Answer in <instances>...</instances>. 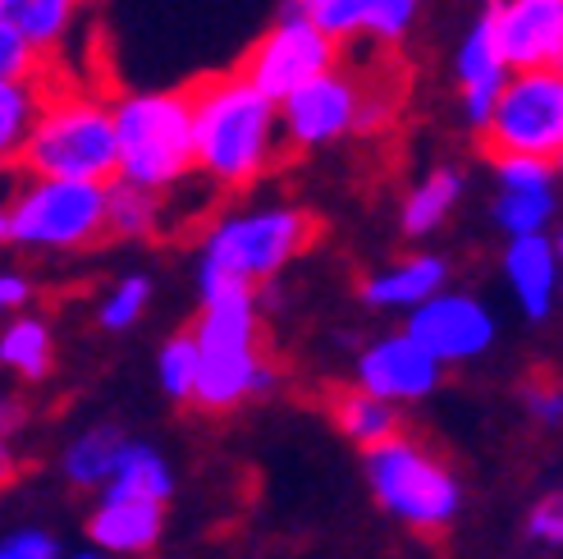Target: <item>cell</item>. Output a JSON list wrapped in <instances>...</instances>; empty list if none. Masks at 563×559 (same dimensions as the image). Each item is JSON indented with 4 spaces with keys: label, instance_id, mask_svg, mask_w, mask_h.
<instances>
[{
    "label": "cell",
    "instance_id": "obj_1",
    "mask_svg": "<svg viewBox=\"0 0 563 559\" xmlns=\"http://www.w3.org/2000/svg\"><path fill=\"white\" fill-rule=\"evenodd\" d=\"M188 106H192V175H202L216 188L257 184L275 165L279 147H285L275 101L262 88H252L239 69L192 88Z\"/></svg>",
    "mask_w": 563,
    "mask_h": 559
},
{
    "label": "cell",
    "instance_id": "obj_2",
    "mask_svg": "<svg viewBox=\"0 0 563 559\" xmlns=\"http://www.w3.org/2000/svg\"><path fill=\"white\" fill-rule=\"evenodd\" d=\"M307 243H312V216L302 207L271 202V207H247V211L220 216L202 239V257H197L202 298L224 294V289L257 294Z\"/></svg>",
    "mask_w": 563,
    "mask_h": 559
},
{
    "label": "cell",
    "instance_id": "obj_3",
    "mask_svg": "<svg viewBox=\"0 0 563 559\" xmlns=\"http://www.w3.org/2000/svg\"><path fill=\"white\" fill-rule=\"evenodd\" d=\"M197 344V385L192 404L211 413L239 408L243 399L271 390V368L262 358V317H257V294L247 289H224L202 298V317L188 330Z\"/></svg>",
    "mask_w": 563,
    "mask_h": 559
},
{
    "label": "cell",
    "instance_id": "obj_4",
    "mask_svg": "<svg viewBox=\"0 0 563 559\" xmlns=\"http://www.w3.org/2000/svg\"><path fill=\"white\" fill-rule=\"evenodd\" d=\"M14 161L42 179H115V116L97 97L42 92L37 116L27 124Z\"/></svg>",
    "mask_w": 563,
    "mask_h": 559
},
{
    "label": "cell",
    "instance_id": "obj_5",
    "mask_svg": "<svg viewBox=\"0 0 563 559\" xmlns=\"http://www.w3.org/2000/svg\"><path fill=\"white\" fill-rule=\"evenodd\" d=\"M115 116V175L156 193H175L192 175V106L188 92H129Z\"/></svg>",
    "mask_w": 563,
    "mask_h": 559
},
{
    "label": "cell",
    "instance_id": "obj_6",
    "mask_svg": "<svg viewBox=\"0 0 563 559\" xmlns=\"http://www.w3.org/2000/svg\"><path fill=\"white\" fill-rule=\"evenodd\" d=\"M10 243L37 253H78L106 234V184L27 175L10 193Z\"/></svg>",
    "mask_w": 563,
    "mask_h": 559
},
{
    "label": "cell",
    "instance_id": "obj_7",
    "mask_svg": "<svg viewBox=\"0 0 563 559\" xmlns=\"http://www.w3.org/2000/svg\"><path fill=\"white\" fill-rule=\"evenodd\" d=\"M367 482L380 505L412 533H444L463 509L454 472L404 436H389L367 450Z\"/></svg>",
    "mask_w": 563,
    "mask_h": 559
},
{
    "label": "cell",
    "instance_id": "obj_8",
    "mask_svg": "<svg viewBox=\"0 0 563 559\" xmlns=\"http://www.w3.org/2000/svg\"><path fill=\"white\" fill-rule=\"evenodd\" d=\"M490 152H522L559 161L563 152V74L559 69H509L486 120Z\"/></svg>",
    "mask_w": 563,
    "mask_h": 559
},
{
    "label": "cell",
    "instance_id": "obj_9",
    "mask_svg": "<svg viewBox=\"0 0 563 559\" xmlns=\"http://www.w3.org/2000/svg\"><path fill=\"white\" fill-rule=\"evenodd\" d=\"M357 101H362V83L344 65H330L275 101L279 138H285L289 147L340 143V138H349L357 124Z\"/></svg>",
    "mask_w": 563,
    "mask_h": 559
},
{
    "label": "cell",
    "instance_id": "obj_10",
    "mask_svg": "<svg viewBox=\"0 0 563 559\" xmlns=\"http://www.w3.org/2000/svg\"><path fill=\"white\" fill-rule=\"evenodd\" d=\"M330 65H340V42H330L307 14H285L257 46H252V55L243 61L239 74L252 83V88H262L271 101H279L285 92H294L298 83H307Z\"/></svg>",
    "mask_w": 563,
    "mask_h": 559
},
{
    "label": "cell",
    "instance_id": "obj_11",
    "mask_svg": "<svg viewBox=\"0 0 563 559\" xmlns=\"http://www.w3.org/2000/svg\"><path fill=\"white\" fill-rule=\"evenodd\" d=\"M408 335L440 362V368H449V362L482 358L495 344V317L482 298L440 289L408 313Z\"/></svg>",
    "mask_w": 563,
    "mask_h": 559
},
{
    "label": "cell",
    "instance_id": "obj_12",
    "mask_svg": "<svg viewBox=\"0 0 563 559\" xmlns=\"http://www.w3.org/2000/svg\"><path fill=\"white\" fill-rule=\"evenodd\" d=\"M559 211V165L545 156H495V226L504 234H545Z\"/></svg>",
    "mask_w": 563,
    "mask_h": 559
},
{
    "label": "cell",
    "instance_id": "obj_13",
    "mask_svg": "<svg viewBox=\"0 0 563 559\" xmlns=\"http://www.w3.org/2000/svg\"><path fill=\"white\" fill-rule=\"evenodd\" d=\"M486 19L499 61L509 69H559L563 0H495Z\"/></svg>",
    "mask_w": 563,
    "mask_h": 559
},
{
    "label": "cell",
    "instance_id": "obj_14",
    "mask_svg": "<svg viewBox=\"0 0 563 559\" xmlns=\"http://www.w3.org/2000/svg\"><path fill=\"white\" fill-rule=\"evenodd\" d=\"M440 362L421 349L408 330H394L380 335V340L357 358V390L385 399V404H412V399H427L435 381H440Z\"/></svg>",
    "mask_w": 563,
    "mask_h": 559
},
{
    "label": "cell",
    "instance_id": "obj_15",
    "mask_svg": "<svg viewBox=\"0 0 563 559\" xmlns=\"http://www.w3.org/2000/svg\"><path fill=\"white\" fill-rule=\"evenodd\" d=\"M504 275L518 307L531 321H545L559 298V243L545 234H514L504 248Z\"/></svg>",
    "mask_w": 563,
    "mask_h": 559
},
{
    "label": "cell",
    "instance_id": "obj_16",
    "mask_svg": "<svg viewBox=\"0 0 563 559\" xmlns=\"http://www.w3.org/2000/svg\"><path fill=\"white\" fill-rule=\"evenodd\" d=\"M165 505L133 495H101V505L88 518V537L101 555H143L161 541Z\"/></svg>",
    "mask_w": 563,
    "mask_h": 559
},
{
    "label": "cell",
    "instance_id": "obj_17",
    "mask_svg": "<svg viewBox=\"0 0 563 559\" xmlns=\"http://www.w3.org/2000/svg\"><path fill=\"white\" fill-rule=\"evenodd\" d=\"M454 69H459V88H463V120H467L472 129H486L490 106H495V97H499V88H504V78H509V65L499 61L486 14L467 28Z\"/></svg>",
    "mask_w": 563,
    "mask_h": 559
},
{
    "label": "cell",
    "instance_id": "obj_18",
    "mask_svg": "<svg viewBox=\"0 0 563 559\" xmlns=\"http://www.w3.org/2000/svg\"><path fill=\"white\" fill-rule=\"evenodd\" d=\"M444 280H449L444 257H435V253H412V257H404V262L376 271L367 285H362V298H367L372 307H380V313H412L417 303H427L431 294L444 289Z\"/></svg>",
    "mask_w": 563,
    "mask_h": 559
},
{
    "label": "cell",
    "instance_id": "obj_19",
    "mask_svg": "<svg viewBox=\"0 0 563 559\" xmlns=\"http://www.w3.org/2000/svg\"><path fill=\"white\" fill-rule=\"evenodd\" d=\"M101 495H133V500H165L175 495V472L165 463L161 450L152 445H137V440H124L120 445V459H115V472H110V482L101 486Z\"/></svg>",
    "mask_w": 563,
    "mask_h": 559
},
{
    "label": "cell",
    "instance_id": "obj_20",
    "mask_svg": "<svg viewBox=\"0 0 563 559\" xmlns=\"http://www.w3.org/2000/svg\"><path fill=\"white\" fill-rule=\"evenodd\" d=\"M51 358H55V335L46 317L33 313H19L0 321V368L19 372L23 381H42L51 372Z\"/></svg>",
    "mask_w": 563,
    "mask_h": 559
},
{
    "label": "cell",
    "instance_id": "obj_21",
    "mask_svg": "<svg viewBox=\"0 0 563 559\" xmlns=\"http://www.w3.org/2000/svg\"><path fill=\"white\" fill-rule=\"evenodd\" d=\"M459 198H463V175L454 165H440V171H431L427 179H417L404 198V211H399L404 234H412V239L435 234L449 220V211L459 207Z\"/></svg>",
    "mask_w": 563,
    "mask_h": 559
},
{
    "label": "cell",
    "instance_id": "obj_22",
    "mask_svg": "<svg viewBox=\"0 0 563 559\" xmlns=\"http://www.w3.org/2000/svg\"><path fill=\"white\" fill-rule=\"evenodd\" d=\"M165 216V193L129 184V179H106V234L115 239H147L161 230Z\"/></svg>",
    "mask_w": 563,
    "mask_h": 559
},
{
    "label": "cell",
    "instance_id": "obj_23",
    "mask_svg": "<svg viewBox=\"0 0 563 559\" xmlns=\"http://www.w3.org/2000/svg\"><path fill=\"white\" fill-rule=\"evenodd\" d=\"M120 445H124V436L115 427H88L82 436L69 440V450H65V478L74 486H88V491L106 486L110 472H115Z\"/></svg>",
    "mask_w": 563,
    "mask_h": 559
},
{
    "label": "cell",
    "instance_id": "obj_24",
    "mask_svg": "<svg viewBox=\"0 0 563 559\" xmlns=\"http://www.w3.org/2000/svg\"><path fill=\"white\" fill-rule=\"evenodd\" d=\"M334 423H340V431L349 440H357L362 450H372V445L399 436V408L367 395V390H349V395H340V404H334Z\"/></svg>",
    "mask_w": 563,
    "mask_h": 559
},
{
    "label": "cell",
    "instance_id": "obj_25",
    "mask_svg": "<svg viewBox=\"0 0 563 559\" xmlns=\"http://www.w3.org/2000/svg\"><path fill=\"white\" fill-rule=\"evenodd\" d=\"M37 101H42V88L37 78H14V83H0V171L19 156V143L27 124L37 116Z\"/></svg>",
    "mask_w": 563,
    "mask_h": 559
},
{
    "label": "cell",
    "instance_id": "obj_26",
    "mask_svg": "<svg viewBox=\"0 0 563 559\" xmlns=\"http://www.w3.org/2000/svg\"><path fill=\"white\" fill-rule=\"evenodd\" d=\"M74 6L78 0H19V10L10 14V23L23 33V42L42 55V51L65 42L69 23H74Z\"/></svg>",
    "mask_w": 563,
    "mask_h": 559
},
{
    "label": "cell",
    "instance_id": "obj_27",
    "mask_svg": "<svg viewBox=\"0 0 563 559\" xmlns=\"http://www.w3.org/2000/svg\"><path fill=\"white\" fill-rule=\"evenodd\" d=\"M156 376L161 390L170 399H192V385H197V344L192 335H170L156 353Z\"/></svg>",
    "mask_w": 563,
    "mask_h": 559
},
{
    "label": "cell",
    "instance_id": "obj_28",
    "mask_svg": "<svg viewBox=\"0 0 563 559\" xmlns=\"http://www.w3.org/2000/svg\"><path fill=\"white\" fill-rule=\"evenodd\" d=\"M147 303H152V280L147 275H124L101 298V326L106 330H129V326L143 321Z\"/></svg>",
    "mask_w": 563,
    "mask_h": 559
},
{
    "label": "cell",
    "instance_id": "obj_29",
    "mask_svg": "<svg viewBox=\"0 0 563 559\" xmlns=\"http://www.w3.org/2000/svg\"><path fill=\"white\" fill-rule=\"evenodd\" d=\"M417 10H421V0H372V10H367V23H362V37H372V42H404L412 33V23H417Z\"/></svg>",
    "mask_w": 563,
    "mask_h": 559
},
{
    "label": "cell",
    "instance_id": "obj_30",
    "mask_svg": "<svg viewBox=\"0 0 563 559\" xmlns=\"http://www.w3.org/2000/svg\"><path fill=\"white\" fill-rule=\"evenodd\" d=\"M367 10H372V0H317L307 19H312L330 42H353V37H362Z\"/></svg>",
    "mask_w": 563,
    "mask_h": 559
},
{
    "label": "cell",
    "instance_id": "obj_31",
    "mask_svg": "<svg viewBox=\"0 0 563 559\" xmlns=\"http://www.w3.org/2000/svg\"><path fill=\"white\" fill-rule=\"evenodd\" d=\"M14 78H37V51L23 42V33L10 19H0V83Z\"/></svg>",
    "mask_w": 563,
    "mask_h": 559
},
{
    "label": "cell",
    "instance_id": "obj_32",
    "mask_svg": "<svg viewBox=\"0 0 563 559\" xmlns=\"http://www.w3.org/2000/svg\"><path fill=\"white\" fill-rule=\"evenodd\" d=\"M0 559H60V546L42 527H19V533L0 537Z\"/></svg>",
    "mask_w": 563,
    "mask_h": 559
},
{
    "label": "cell",
    "instance_id": "obj_33",
    "mask_svg": "<svg viewBox=\"0 0 563 559\" xmlns=\"http://www.w3.org/2000/svg\"><path fill=\"white\" fill-rule=\"evenodd\" d=\"M527 537L531 541H541V546H559L563 541V505H559V495H545L531 505L527 514Z\"/></svg>",
    "mask_w": 563,
    "mask_h": 559
},
{
    "label": "cell",
    "instance_id": "obj_34",
    "mask_svg": "<svg viewBox=\"0 0 563 559\" xmlns=\"http://www.w3.org/2000/svg\"><path fill=\"white\" fill-rule=\"evenodd\" d=\"M27 298H33V280L23 271H0V321L27 307Z\"/></svg>",
    "mask_w": 563,
    "mask_h": 559
},
{
    "label": "cell",
    "instance_id": "obj_35",
    "mask_svg": "<svg viewBox=\"0 0 563 559\" xmlns=\"http://www.w3.org/2000/svg\"><path fill=\"white\" fill-rule=\"evenodd\" d=\"M527 408H531V417H541L545 427H559V417H563V395L554 385H531L527 390Z\"/></svg>",
    "mask_w": 563,
    "mask_h": 559
},
{
    "label": "cell",
    "instance_id": "obj_36",
    "mask_svg": "<svg viewBox=\"0 0 563 559\" xmlns=\"http://www.w3.org/2000/svg\"><path fill=\"white\" fill-rule=\"evenodd\" d=\"M23 423H27V408H23L14 395H0V440L19 436V431H23Z\"/></svg>",
    "mask_w": 563,
    "mask_h": 559
},
{
    "label": "cell",
    "instance_id": "obj_37",
    "mask_svg": "<svg viewBox=\"0 0 563 559\" xmlns=\"http://www.w3.org/2000/svg\"><path fill=\"white\" fill-rule=\"evenodd\" d=\"M10 478H14V454H10V440H0V491L10 486Z\"/></svg>",
    "mask_w": 563,
    "mask_h": 559
},
{
    "label": "cell",
    "instance_id": "obj_38",
    "mask_svg": "<svg viewBox=\"0 0 563 559\" xmlns=\"http://www.w3.org/2000/svg\"><path fill=\"white\" fill-rule=\"evenodd\" d=\"M5 243H10V207L0 202V248H5Z\"/></svg>",
    "mask_w": 563,
    "mask_h": 559
},
{
    "label": "cell",
    "instance_id": "obj_39",
    "mask_svg": "<svg viewBox=\"0 0 563 559\" xmlns=\"http://www.w3.org/2000/svg\"><path fill=\"white\" fill-rule=\"evenodd\" d=\"M312 6H317V0H289L285 14H312Z\"/></svg>",
    "mask_w": 563,
    "mask_h": 559
},
{
    "label": "cell",
    "instance_id": "obj_40",
    "mask_svg": "<svg viewBox=\"0 0 563 559\" xmlns=\"http://www.w3.org/2000/svg\"><path fill=\"white\" fill-rule=\"evenodd\" d=\"M60 559H110V555H101V550L92 546V550H78V555H60Z\"/></svg>",
    "mask_w": 563,
    "mask_h": 559
},
{
    "label": "cell",
    "instance_id": "obj_41",
    "mask_svg": "<svg viewBox=\"0 0 563 559\" xmlns=\"http://www.w3.org/2000/svg\"><path fill=\"white\" fill-rule=\"evenodd\" d=\"M19 10V0H0V19H10Z\"/></svg>",
    "mask_w": 563,
    "mask_h": 559
}]
</instances>
